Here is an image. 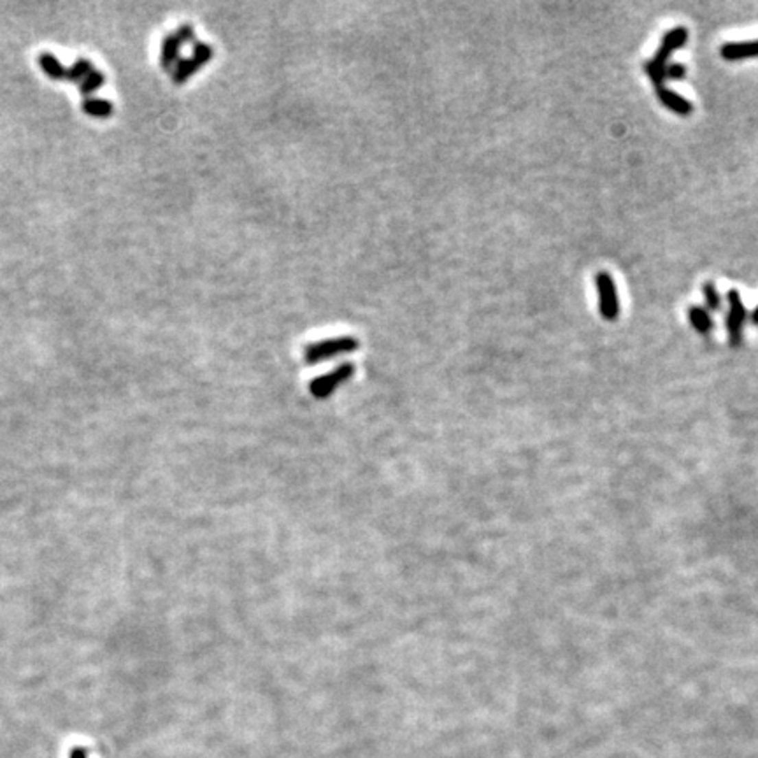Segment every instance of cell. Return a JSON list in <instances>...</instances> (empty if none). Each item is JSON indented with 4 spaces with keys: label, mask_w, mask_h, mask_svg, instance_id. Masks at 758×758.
Returning a JSON list of instances; mask_svg holds the SVG:
<instances>
[{
    "label": "cell",
    "mask_w": 758,
    "mask_h": 758,
    "mask_svg": "<svg viewBox=\"0 0 758 758\" xmlns=\"http://www.w3.org/2000/svg\"><path fill=\"white\" fill-rule=\"evenodd\" d=\"M687 40H688L687 28L685 27L671 28V30L663 36L662 43H660V48L656 49L655 56H653L650 62L644 64V71H646L648 78L651 80L653 86L656 88V92L662 90V88H665L663 86V83H665L667 80V75H665L667 60H669V56H671L676 49L683 48Z\"/></svg>",
    "instance_id": "1"
},
{
    "label": "cell",
    "mask_w": 758,
    "mask_h": 758,
    "mask_svg": "<svg viewBox=\"0 0 758 758\" xmlns=\"http://www.w3.org/2000/svg\"><path fill=\"white\" fill-rule=\"evenodd\" d=\"M360 348V341L355 335H339V337L325 339V341L311 342L304 346V362L307 366H316L320 362L332 360V358L350 355Z\"/></svg>",
    "instance_id": "2"
},
{
    "label": "cell",
    "mask_w": 758,
    "mask_h": 758,
    "mask_svg": "<svg viewBox=\"0 0 758 758\" xmlns=\"http://www.w3.org/2000/svg\"><path fill=\"white\" fill-rule=\"evenodd\" d=\"M355 364L351 362H344L341 366H337L335 369H332L327 374H320L309 383V392L314 399L318 401H325L333 395L335 390L341 388L342 385L350 381L351 377L355 376Z\"/></svg>",
    "instance_id": "3"
},
{
    "label": "cell",
    "mask_w": 758,
    "mask_h": 758,
    "mask_svg": "<svg viewBox=\"0 0 758 758\" xmlns=\"http://www.w3.org/2000/svg\"><path fill=\"white\" fill-rule=\"evenodd\" d=\"M215 56V48L211 44L202 43V40H195L193 43V51H191L190 58L179 60L178 65L172 71V81L174 84H185L191 75L197 74L204 65H207Z\"/></svg>",
    "instance_id": "4"
},
{
    "label": "cell",
    "mask_w": 758,
    "mask_h": 758,
    "mask_svg": "<svg viewBox=\"0 0 758 758\" xmlns=\"http://www.w3.org/2000/svg\"><path fill=\"white\" fill-rule=\"evenodd\" d=\"M597 294H599V309L604 320L613 322L619 316V298L611 274L599 272L595 278Z\"/></svg>",
    "instance_id": "5"
},
{
    "label": "cell",
    "mask_w": 758,
    "mask_h": 758,
    "mask_svg": "<svg viewBox=\"0 0 758 758\" xmlns=\"http://www.w3.org/2000/svg\"><path fill=\"white\" fill-rule=\"evenodd\" d=\"M729 300V314H726V332H729V342L734 348H737L742 341V327L746 320V307L742 302L741 295L737 290H731L726 294Z\"/></svg>",
    "instance_id": "6"
},
{
    "label": "cell",
    "mask_w": 758,
    "mask_h": 758,
    "mask_svg": "<svg viewBox=\"0 0 758 758\" xmlns=\"http://www.w3.org/2000/svg\"><path fill=\"white\" fill-rule=\"evenodd\" d=\"M185 40L181 39L178 32L169 34L165 36L162 44V55H160V65H162L163 71H172L174 65H178L179 55H181V48H183Z\"/></svg>",
    "instance_id": "7"
},
{
    "label": "cell",
    "mask_w": 758,
    "mask_h": 758,
    "mask_svg": "<svg viewBox=\"0 0 758 758\" xmlns=\"http://www.w3.org/2000/svg\"><path fill=\"white\" fill-rule=\"evenodd\" d=\"M720 55L726 62H737V60L753 58L758 56V39L744 40V43H726L720 48Z\"/></svg>",
    "instance_id": "8"
},
{
    "label": "cell",
    "mask_w": 758,
    "mask_h": 758,
    "mask_svg": "<svg viewBox=\"0 0 758 758\" xmlns=\"http://www.w3.org/2000/svg\"><path fill=\"white\" fill-rule=\"evenodd\" d=\"M656 97H659L662 106H665L667 109H671V111L676 112V115L690 116L691 112H694V104H691L688 99H685V97L679 95V93L669 90V88H662V90H659V92H656Z\"/></svg>",
    "instance_id": "9"
},
{
    "label": "cell",
    "mask_w": 758,
    "mask_h": 758,
    "mask_svg": "<svg viewBox=\"0 0 758 758\" xmlns=\"http://www.w3.org/2000/svg\"><path fill=\"white\" fill-rule=\"evenodd\" d=\"M37 62H39L40 69L44 71V74L49 75L51 80L55 81H62V80H67V67H64V64L60 62L58 58H56L53 53H40L39 58H37Z\"/></svg>",
    "instance_id": "10"
},
{
    "label": "cell",
    "mask_w": 758,
    "mask_h": 758,
    "mask_svg": "<svg viewBox=\"0 0 758 758\" xmlns=\"http://www.w3.org/2000/svg\"><path fill=\"white\" fill-rule=\"evenodd\" d=\"M83 111L84 115L92 116V118H109V116L115 112V106L112 102L106 99H97V97H88L83 100Z\"/></svg>",
    "instance_id": "11"
},
{
    "label": "cell",
    "mask_w": 758,
    "mask_h": 758,
    "mask_svg": "<svg viewBox=\"0 0 758 758\" xmlns=\"http://www.w3.org/2000/svg\"><path fill=\"white\" fill-rule=\"evenodd\" d=\"M688 318H690V323L694 325V329L699 333H709L711 329H713V320H711L709 313L704 307L691 306L688 309Z\"/></svg>",
    "instance_id": "12"
},
{
    "label": "cell",
    "mask_w": 758,
    "mask_h": 758,
    "mask_svg": "<svg viewBox=\"0 0 758 758\" xmlns=\"http://www.w3.org/2000/svg\"><path fill=\"white\" fill-rule=\"evenodd\" d=\"M104 83H106V75L102 74L100 71H92L90 74L84 78L83 81L80 83V92L81 95H84L88 99V97L92 95L93 92H97V90H100V88L104 86Z\"/></svg>",
    "instance_id": "13"
},
{
    "label": "cell",
    "mask_w": 758,
    "mask_h": 758,
    "mask_svg": "<svg viewBox=\"0 0 758 758\" xmlns=\"http://www.w3.org/2000/svg\"><path fill=\"white\" fill-rule=\"evenodd\" d=\"M92 71H95V67H93L90 60L78 58L74 62V65L69 67L67 81H71V83H81V81H83Z\"/></svg>",
    "instance_id": "14"
},
{
    "label": "cell",
    "mask_w": 758,
    "mask_h": 758,
    "mask_svg": "<svg viewBox=\"0 0 758 758\" xmlns=\"http://www.w3.org/2000/svg\"><path fill=\"white\" fill-rule=\"evenodd\" d=\"M704 297H706V304L711 311H720L722 309V297H720V292L716 288L715 283H706L702 286Z\"/></svg>",
    "instance_id": "15"
},
{
    "label": "cell",
    "mask_w": 758,
    "mask_h": 758,
    "mask_svg": "<svg viewBox=\"0 0 758 758\" xmlns=\"http://www.w3.org/2000/svg\"><path fill=\"white\" fill-rule=\"evenodd\" d=\"M665 75L669 78V80H683L685 75H687V67H685L683 64H671V65H667V72Z\"/></svg>",
    "instance_id": "16"
},
{
    "label": "cell",
    "mask_w": 758,
    "mask_h": 758,
    "mask_svg": "<svg viewBox=\"0 0 758 758\" xmlns=\"http://www.w3.org/2000/svg\"><path fill=\"white\" fill-rule=\"evenodd\" d=\"M71 758H86V750L83 748H74L71 751Z\"/></svg>",
    "instance_id": "17"
},
{
    "label": "cell",
    "mask_w": 758,
    "mask_h": 758,
    "mask_svg": "<svg viewBox=\"0 0 758 758\" xmlns=\"http://www.w3.org/2000/svg\"><path fill=\"white\" fill-rule=\"evenodd\" d=\"M751 320H753V323H755V325H758V306H757V307H755L753 314H751Z\"/></svg>",
    "instance_id": "18"
}]
</instances>
